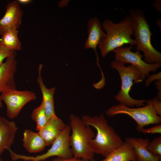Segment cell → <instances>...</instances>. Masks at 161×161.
I'll list each match as a JSON object with an SVG mask.
<instances>
[{
	"label": "cell",
	"mask_w": 161,
	"mask_h": 161,
	"mask_svg": "<svg viewBox=\"0 0 161 161\" xmlns=\"http://www.w3.org/2000/svg\"><path fill=\"white\" fill-rule=\"evenodd\" d=\"M31 118L36 123V130L38 131L44 126L47 122L48 119L42 101L40 104L33 110Z\"/></svg>",
	"instance_id": "cell-20"
},
{
	"label": "cell",
	"mask_w": 161,
	"mask_h": 161,
	"mask_svg": "<svg viewBox=\"0 0 161 161\" xmlns=\"http://www.w3.org/2000/svg\"><path fill=\"white\" fill-rule=\"evenodd\" d=\"M71 129L69 125H67L64 129L57 137L50 148L45 153L35 156L21 155V160L26 161H43L51 157L68 158L73 155L70 144V136Z\"/></svg>",
	"instance_id": "cell-7"
},
{
	"label": "cell",
	"mask_w": 161,
	"mask_h": 161,
	"mask_svg": "<svg viewBox=\"0 0 161 161\" xmlns=\"http://www.w3.org/2000/svg\"><path fill=\"white\" fill-rule=\"evenodd\" d=\"M41 161V160H29V161Z\"/></svg>",
	"instance_id": "cell-33"
},
{
	"label": "cell",
	"mask_w": 161,
	"mask_h": 161,
	"mask_svg": "<svg viewBox=\"0 0 161 161\" xmlns=\"http://www.w3.org/2000/svg\"><path fill=\"white\" fill-rule=\"evenodd\" d=\"M23 144L30 153H35L42 151L47 146L46 143L38 132L26 129L23 134Z\"/></svg>",
	"instance_id": "cell-17"
},
{
	"label": "cell",
	"mask_w": 161,
	"mask_h": 161,
	"mask_svg": "<svg viewBox=\"0 0 161 161\" xmlns=\"http://www.w3.org/2000/svg\"><path fill=\"white\" fill-rule=\"evenodd\" d=\"M43 65L40 64L38 68V76L37 82L41 91L42 100L45 112L49 119L53 115L55 114V111L54 95L55 88L53 87L47 88L43 81L41 76Z\"/></svg>",
	"instance_id": "cell-16"
},
{
	"label": "cell",
	"mask_w": 161,
	"mask_h": 161,
	"mask_svg": "<svg viewBox=\"0 0 161 161\" xmlns=\"http://www.w3.org/2000/svg\"><path fill=\"white\" fill-rule=\"evenodd\" d=\"M87 26L88 35L85 41L84 47L86 49H92L94 50L96 57L97 65L101 71L99 63L98 56L96 49L101 41L106 37V34L102 30L100 20L96 17L90 19Z\"/></svg>",
	"instance_id": "cell-12"
},
{
	"label": "cell",
	"mask_w": 161,
	"mask_h": 161,
	"mask_svg": "<svg viewBox=\"0 0 161 161\" xmlns=\"http://www.w3.org/2000/svg\"><path fill=\"white\" fill-rule=\"evenodd\" d=\"M89 161H95L94 158L92 159Z\"/></svg>",
	"instance_id": "cell-32"
},
{
	"label": "cell",
	"mask_w": 161,
	"mask_h": 161,
	"mask_svg": "<svg viewBox=\"0 0 161 161\" xmlns=\"http://www.w3.org/2000/svg\"><path fill=\"white\" fill-rule=\"evenodd\" d=\"M111 66L118 72L121 79V89L114 96L116 100L120 104L129 107L145 106L147 100L133 99L129 94L133 83H140L143 80L141 73L139 70L132 65L126 66L123 63L115 60L111 62Z\"/></svg>",
	"instance_id": "cell-5"
},
{
	"label": "cell",
	"mask_w": 161,
	"mask_h": 161,
	"mask_svg": "<svg viewBox=\"0 0 161 161\" xmlns=\"http://www.w3.org/2000/svg\"><path fill=\"white\" fill-rule=\"evenodd\" d=\"M17 2L20 5H27L30 3L32 1L31 0H17Z\"/></svg>",
	"instance_id": "cell-29"
},
{
	"label": "cell",
	"mask_w": 161,
	"mask_h": 161,
	"mask_svg": "<svg viewBox=\"0 0 161 161\" xmlns=\"http://www.w3.org/2000/svg\"><path fill=\"white\" fill-rule=\"evenodd\" d=\"M141 132L144 134H159L161 133V124H158L154 126L148 128H143Z\"/></svg>",
	"instance_id": "cell-23"
},
{
	"label": "cell",
	"mask_w": 161,
	"mask_h": 161,
	"mask_svg": "<svg viewBox=\"0 0 161 161\" xmlns=\"http://www.w3.org/2000/svg\"><path fill=\"white\" fill-rule=\"evenodd\" d=\"M52 161H88L80 158L72 157L68 158H63L57 157Z\"/></svg>",
	"instance_id": "cell-26"
},
{
	"label": "cell",
	"mask_w": 161,
	"mask_h": 161,
	"mask_svg": "<svg viewBox=\"0 0 161 161\" xmlns=\"http://www.w3.org/2000/svg\"><path fill=\"white\" fill-rule=\"evenodd\" d=\"M147 148L153 155L161 158V136L157 137L149 142Z\"/></svg>",
	"instance_id": "cell-21"
},
{
	"label": "cell",
	"mask_w": 161,
	"mask_h": 161,
	"mask_svg": "<svg viewBox=\"0 0 161 161\" xmlns=\"http://www.w3.org/2000/svg\"><path fill=\"white\" fill-rule=\"evenodd\" d=\"M161 72L157 73L148 75V78L145 80V85L148 87L152 81L154 80H161Z\"/></svg>",
	"instance_id": "cell-25"
},
{
	"label": "cell",
	"mask_w": 161,
	"mask_h": 161,
	"mask_svg": "<svg viewBox=\"0 0 161 161\" xmlns=\"http://www.w3.org/2000/svg\"><path fill=\"white\" fill-rule=\"evenodd\" d=\"M2 107H3V105H2V101L1 100L0 98V108H2Z\"/></svg>",
	"instance_id": "cell-31"
},
{
	"label": "cell",
	"mask_w": 161,
	"mask_h": 161,
	"mask_svg": "<svg viewBox=\"0 0 161 161\" xmlns=\"http://www.w3.org/2000/svg\"><path fill=\"white\" fill-rule=\"evenodd\" d=\"M134 25L136 51L143 52L144 61L149 64L161 62V53L152 45L151 38L152 34L149 25L142 10L130 9L129 16Z\"/></svg>",
	"instance_id": "cell-3"
},
{
	"label": "cell",
	"mask_w": 161,
	"mask_h": 161,
	"mask_svg": "<svg viewBox=\"0 0 161 161\" xmlns=\"http://www.w3.org/2000/svg\"><path fill=\"white\" fill-rule=\"evenodd\" d=\"M66 125L56 114L48 120L44 126L39 131L47 146L51 145L63 131Z\"/></svg>",
	"instance_id": "cell-13"
},
{
	"label": "cell",
	"mask_w": 161,
	"mask_h": 161,
	"mask_svg": "<svg viewBox=\"0 0 161 161\" xmlns=\"http://www.w3.org/2000/svg\"><path fill=\"white\" fill-rule=\"evenodd\" d=\"M152 6L155 9L159 12H161V0H155Z\"/></svg>",
	"instance_id": "cell-28"
},
{
	"label": "cell",
	"mask_w": 161,
	"mask_h": 161,
	"mask_svg": "<svg viewBox=\"0 0 161 161\" xmlns=\"http://www.w3.org/2000/svg\"><path fill=\"white\" fill-rule=\"evenodd\" d=\"M14 54H15V52L8 50L0 44V65L4 62L7 58Z\"/></svg>",
	"instance_id": "cell-22"
},
{
	"label": "cell",
	"mask_w": 161,
	"mask_h": 161,
	"mask_svg": "<svg viewBox=\"0 0 161 161\" xmlns=\"http://www.w3.org/2000/svg\"><path fill=\"white\" fill-rule=\"evenodd\" d=\"M23 12L16 1L7 4L5 13L0 19V35L9 30H18L22 24Z\"/></svg>",
	"instance_id": "cell-10"
},
{
	"label": "cell",
	"mask_w": 161,
	"mask_h": 161,
	"mask_svg": "<svg viewBox=\"0 0 161 161\" xmlns=\"http://www.w3.org/2000/svg\"><path fill=\"white\" fill-rule=\"evenodd\" d=\"M69 119L71 131L70 144L73 156L89 161L93 158L95 153L90 144L95 137L94 133L77 116L71 114Z\"/></svg>",
	"instance_id": "cell-4"
},
{
	"label": "cell",
	"mask_w": 161,
	"mask_h": 161,
	"mask_svg": "<svg viewBox=\"0 0 161 161\" xmlns=\"http://www.w3.org/2000/svg\"><path fill=\"white\" fill-rule=\"evenodd\" d=\"M81 119L86 125L93 127L96 130L95 138L90 141L95 153L105 157L124 142L114 129L109 125L102 114L93 117L83 115Z\"/></svg>",
	"instance_id": "cell-1"
},
{
	"label": "cell",
	"mask_w": 161,
	"mask_h": 161,
	"mask_svg": "<svg viewBox=\"0 0 161 161\" xmlns=\"http://www.w3.org/2000/svg\"><path fill=\"white\" fill-rule=\"evenodd\" d=\"M0 98L6 105L7 116L12 119L18 116L27 103L36 100L37 96L32 91H20L15 89L7 90L1 94Z\"/></svg>",
	"instance_id": "cell-8"
},
{
	"label": "cell",
	"mask_w": 161,
	"mask_h": 161,
	"mask_svg": "<svg viewBox=\"0 0 161 161\" xmlns=\"http://www.w3.org/2000/svg\"><path fill=\"white\" fill-rule=\"evenodd\" d=\"M99 161H137L132 147L124 142L118 148L113 150L104 159Z\"/></svg>",
	"instance_id": "cell-18"
},
{
	"label": "cell",
	"mask_w": 161,
	"mask_h": 161,
	"mask_svg": "<svg viewBox=\"0 0 161 161\" xmlns=\"http://www.w3.org/2000/svg\"><path fill=\"white\" fill-rule=\"evenodd\" d=\"M146 103V105L136 108L129 107L120 103L109 108L105 113L108 117L119 114L129 116L137 123L136 129L141 132L146 126L159 124L161 122V117L156 114L153 108L151 99L147 100Z\"/></svg>",
	"instance_id": "cell-6"
},
{
	"label": "cell",
	"mask_w": 161,
	"mask_h": 161,
	"mask_svg": "<svg viewBox=\"0 0 161 161\" xmlns=\"http://www.w3.org/2000/svg\"><path fill=\"white\" fill-rule=\"evenodd\" d=\"M132 48L129 47H121L116 49L113 52L115 53V60L124 64L129 63L136 67L142 74V78L144 79L151 72H155L161 67V63L153 64L146 63L142 59L143 55L140 52L136 51L133 52L131 51Z\"/></svg>",
	"instance_id": "cell-9"
},
{
	"label": "cell",
	"mask_w": 161,
	"mask_h": 161,
	"mask_svg": "<svg viewBox=\"0 0 161 161\" xmlns=\"http://www.w3.org/2000/svg\"><path fill=\"white\" fill-rule=\"evenodd\" d=\"M125 142L129 144L133 148L137 161H160L161 158L151 153L147 148L149 142L148 139L141 137L126 138Z\"/></svg>",
	"instance_id": "cell-14"
},
{
	"label": "cell",
	"mask_w": 161,
	"mask_h": 161,
	"mask_svg": "<svg viewBox=\"0 0 161 161\" xmlns=\"http://www.w3.org/2000/svg\"><path fill=\"white\" fill-rule=\"evenodd\" d=\"M18 30L11 29L4 32L0 38V44L8 50L15 52L21 49V43L18 38Z\"/></svg>",
	"instance_id": "cell-19"
},
{
	"label": "cell",
	"mask_w": 161,
	"mask_h": 161,
	"mask_svg": "<svg viewBox=\"0 0 161 161\" xmlns=\"http://www.w3.org/2000/svg\"><path fill=\"white\" fill-rule=\"evenodd\" d=\"M155 84L157 86V90H158L157 98L160 100L161 99V80H157L155 82Z\"/></svg>",
	"instance_id": "cell-27"
},
{
	"label": "cell",
	"mask_w": 161,
	"mask_h": 161,
	"mask_svg": "<svg viewBox=\"0 0 161 161\" xmlns=\"http://www.w3.org/2000/svg\"><path fill=\"white\" fill-rule=\"evenodd\" d=\"M4 149L1 148L0 146V161H1V156Z\"/></svg>",
	"instance_id": "cell-30"
},
{
	"label": "cell",
	"mask_w": 161,
	"mask_h": 161,
	"mask_svg": "<svg viewBox=\"0 0 161 161\" xmlns=\"http://www.w3.org/2000/svg\"><path fill=\"white\" fill-rule=\"evenodd\" d=\"M18 129L16 123L0 116V146L9 151Z\"/></svg>",
	"instance_id": "cell-15"
},
{
	"label": "cell",
	"mask_w": 161,
	"mask_h": 161,
	"mask_svg": "<svg viewBox=\"0 0 161 161\" xmlns=\"http://www.w3.org/2000/svg\"><path fill=\"white\" fill-rule=\"evenodd\" d=\"M106 32L105 38L101 41L98 47L102 57L117 48L125 44L131 46L135 45L136 42L131 38L134 31L132 21L127 16L117 23L109 19L105 20L102 25Z\"/></svg>",
	"instance_id": "cell-2"
},
{
	"label": "cell",
	"mask_w": 161,
	"mask_h": 161,
	"mask_svg": "<svg viewBox=\"0 0 161 161\" xmlns=\"http://www.w3.org/2000/svg\"><path fill=\"white\" fill-rule=\"evenodd\" d=\"M17 64L14 54L7 58L0 65V94L8 90L16 88L14 76Z\"/></svg>",
	"instance_id": "cell-11"
},
{
	"label": "cell",
	"mask_w": 161,
	"mask_h": 161,
	"mask_svg": "<svg viewBox=\"0 0 161 161\" xmlns=\"http://www.w3.org/2000/svg\"><path fill=\"white\" fill-rule=\"evenodd\" d=\"M152 100L153 108L156 114L160 117L161 116V102L157 98L154 97Z\"/></svg>",
	"instance_id": "cell-24"
},
{
	"label": "cell",
	"mask_w": 161,
	"mask_h": 161,
	"mask_svg": "<svg viewBox=\"0 0 161 161\" xmlns=\"http://www.w3.org/2000/svg\"></svg>",
	"instance_id": "cell-34"
}]
</instances>
